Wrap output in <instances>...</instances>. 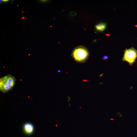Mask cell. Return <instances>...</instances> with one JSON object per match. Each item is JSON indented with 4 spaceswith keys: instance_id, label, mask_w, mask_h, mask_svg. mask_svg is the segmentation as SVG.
<instances>
[{
    "instance_id": "6",
    "label": "cell",
    "mask_w": 137,
    "mask_h": 137,
    "mask_svg": "<svg viewBox=\"0 0 137 137\" xmlns=\"http://www.w3.org/2000/svg\"><path fill=\"white\" fill-rule=\"evenodd\" d=\"M9 2V0H2V1H1V2L4 3H7Z\"/></svg>"
},
{
    "instance_id": "8",
    "label": "cell",
    "mask_w": 137,
    "mask_h": 137,
    "mask_svg": "<svg viewBox=\"0 0 137 137\" xmlns=\"http://www.w3.org/2000/svg\"><path fill=\"white\" fill-rule=\"evenodd\" d=\"M40 1L42 3H44L46 2L47 1H45V0H42V1Z\"/></svg>"
},
{
    "instance_id": "5",
    "label": "cell",
    "mask_w": 137,
    "mask_h": 137,
    "mask_svg": "<svg viewBox=\"0 0 137 137\" xmlns=\"http://www.w3.org/2000/svg\"><path fill=\"white\" fill-rule=\"evenodd\" d=\"M106 26V24H100L95 26L96 29L98 31L102 32L105 29Z\"/></svg>"
},
{
    "instance_id": "2",
    "label": "cell",
    "mask_w": 137,
    "mask_h": 137,
    "mask_svg": "<svg viewBox=\"0 0 137 137\" xmlns=\"http://www.w3.org/2000/svg\"><path fill=\"white\" fill-rule=\"evenodd\" d=\"M15 77L9 74L2 77L0 79V90L4 93L11 90L15 84Z\"/></svg>"
},
{
    "instance_id": "11",
    "label": "cell",
    "mask_w": 137,
    "mask_h": 137,
    "mask_svg": "<svg viewBox=\"0 0 137 137\" xmlns=\"http://www.w3.org/2000/svg\"><path fill=\"white\" fill-rule=\"evenodd\" d=\"M24 12L23 11H22V13H24Z\"/></svg>"
},
{
    "instance_id": "3",
    "label": "cell",
    "mask_w": 137,
    "mask_h": 137,
    "mask_svg": "<svg viewBox=\"0 0 137 137\" xmlns=\"http://www.w3.org/2000/svg\"><path fill=\"white\" fill-rule=\"evenodd\" d=\"M137 57V51L132 48L125 51L123 61L128 62L130 65H132L135 62Z\"/></svg>"
},
{
    "instance_id": "7",
    "label": "cell",
    "mask_w": 137,
    "mask_h": 137,
    "mask_svg": "<svg viewBox=\"0 0 137 137\" xmlns=\"http://www.w3.org/2000/svg\"><path fill=\"white\" fill-rule=\"evenodd\" d=\"M108 57L106 56H105L103 58L104 60H106L107 59Z\"/></svg>"
},
{
    "instance_id": "10",
    "label": "cell",
    "mask_w": 137,
    "mask_h": 137,
    "mask_svg": "<svg viewBox=\"0 0 137 137\" xmlns=\"http://www.w3.org/2000/svg\"><path fill=\"white\" fill-rule=\"evenodd\" d=\"M57 72H61V70H58L57 71Z\"/></svg>"
},
{
    "instance_id": "12",
    "label": "cell",
    "mask_w": 137,
    "mask_h": 137,
    "mask_svg": "<svg viewBox=\"0 0 137 137\" xmlns=\"http://www.w3.org/2000/svg\"><path fill=\"white\" fill-rule=\"evenodd\" d=\"M17 6H18V7L19 6L18 5H17Z\"/></svg>"
},
{
    "instance_id": "9",
    "label": "cell",
    "mask_w": 137,
    "mask_h": 137,
    "mask_svg": "<svg viewBox=\"0 0 137 137\" xmlns=\"http://www.w3.org/2000/svg\"><path fill=\"white\" fill-rule=\"evenodd\" d=\"M26 18V17H22L21 18V19H22V20H23V19H25Z\"/></svg>"
},
{
    "instance_id": "4",
    "label": "cell",
    "mask_w": 137,
    "mask_h": 137,
    "mask_svg": "<svg viewBox=\"0 0 137 137\" xmlns=\"http://www.w3.org/2000/svg\"><path fill=\"white\" fill-rule=\"evenodd\" d=\"M24 129L26 133L28 134H30L33 132L34 127L32 124L27 123L24 125Z\"/></svg>"
},
{
    "instance_id": "1",
    "label": "cell",
    "mask_w": 137,
    "mask_h": 137,
    "mask_svg": "<svg viewBox=\"0 0 137 137\" xmlns=\"http://www.w3.org/2000/svg\"><path fill=\"white\" fill-rule=\"evenodd\" d=\"M89 52L87 49L83 46L77 47L73 51L72 55L77 62L83 63L87 61L89 56Z\"/></svg>"
}]
</instances>
